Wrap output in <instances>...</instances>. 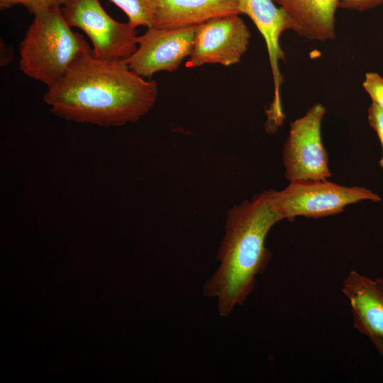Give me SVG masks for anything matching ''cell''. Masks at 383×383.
<instances>
[{"label":"cell","instance_id":"obj_1","mask_svg":"<svg viewBox=\"0 0 383 383\" xmlns=\"http://www.w3.org/2000/svg\"><path fill=\"white\" fill-rule=\"evenodd\" d=\"M157 84L131 70L125 60L79 58L55 84L44 102L56 116L77 123L121 126L148 113L157 98Z\"/></svg>","mask_w":383,"mask_h":383},{"label":"cell","instance_id":"obj_2","mask_svg":"<svg viewBox=\"0 0 383 383\" xmlns=\"http://www.w3.org/2000/svg\"><path fill=\"white\" fill-rule=\"evenodd\" d=\"M282 219L268 191L228 210L217 253L219 265L204 286V294L217 299L220 316H229L254 290L256 276L265 271L271 258L265 246L267 235Z\"/></svg>","mask_w":383,"mask_h":383},{"label":"cell","instance_id":"obj_3","mask_svg":"<svg viewBox=\"0 0 383 383\" xmlns=\"http://www.w3.org/2000/svg\"><path fill=\"white\" fill-rule=\"evenodd\" d=\"M72 28L61 7L34 14L19 45L21 71L47 87L59 81L79 58L91 51L84 37Z\"/></svg>","mask_w":383,"mask_h":383},{"label":"cell","instance_id":"obj_4","mask_svg":"<svg viewBox=\"0 0 383 383\" xmlns=\"http://www.w3.org/2000/svg\"><path fill=\"white\" fill-rule=\"evenodd\" d=\"M270 201L283 219L296 216L320 218L343 211L348 205L361 200L380 201V197L362 187H345L326 179L290 182L281 191L269 190Z\"/></svg>","mask_w":383,"mask_h":383},{"label":"cell","instance_id":"obj_5","mask_svg":"<svg viewBox=\"0 0 383 383\" xmlns=\"http://www.w3.org/2000/svg\"><path fill=\"white\" fill-rule=\"evenodd\" d=\"M61 9L69 26L79 28L88 37L96 57L126 60L136 50L135 28L113 18L99 0H67Z\"/></svg>","mask_w":383,"mask_h":383},{"label":"cell","instance_id":"obj_6","mask_svg":"<svg viewBox=\"0 0 383 383\" xmlns=\"http://www.w3.org/2000/svg\"><path fill=\"white\" fill-rule=\"evenodd\" d=\"M325 113V107L316 104L291 123L283 149L285 175L290 182L326 179L331 176L321 135Z\"/></svg>","mask_w":383,"mask_h":383},{"label":"cell","instance_id":"obj_7","mask_svg":"<svg viewBox=\"0 0 383 383\" xmlns=\"http://www.w3.org/2000/svg\"><path fill=\"white\" fill-rule=\"evenodd\" d=\"M251 33L238 14L212 18L196 26L192 52L186 66L205 64L230 66L246 52Z\"/></svg>","mask_w":383,"mask_h":383},{"label":"cell","instance_id":"obj_8","mask_svg":"<svg viewBox=\"0 0 383 383\" xmlns=\"http://www.w3.org/2000/svg\"><path fill=\"white\" fill-rule=\"evenodd\" d=\"M196 26L148 28L138 36V47L125 60L126 64L144 78L160 72L176 71L192 52Z\"/></svg>","mask_w":383,"mask_h":383},{"label":"cell","instance_id":"obj_9","mask_svg":"<svg viewBox=\"0 0 383 383\" xmlns=\"http://www.w3.org/2000/svg\"><path fill=\"white\" fill-rule=\"evenodd\" d=\"M241 14L247 15L262 35L267 49L274 83L272 102L267 111V121L273 124H282L284 119L282 111L280 87L283 82L279 68V62L284 60V52L280 44L281 35L291 24L285 11L277 7L273 0H239Z\"/></svg>","mask_w":383,"mask_h":383},{"label":"cell","instance_id":"obj_10","mask_svg":"<svg viewBox=\"0 0 383 383\" xmlns=\"http://www.w3.org/2000/svg\"><path fill=\"white\" fill-rule=\"evenodd\" d=\"M342 291L350 302L356 329L370 340L383 339V279L351 271Z\"/></svg>","mask_w":383,"mask_h":383},{"label":"cell","instance_id":"obj_11","mask_svg":"<svg viewBox=\"0 0 383 383\" xmlns=\"http://www.w3.org/2000/svg\"><path fill=\"white\" fill-rule=\"evenodd\" d=\"M241 14L239 0H160L153 27L197 26L212 18Z\"/></svg>","mask_w":383,"mask_h":383},{"label":"cell","instance_id":"obj_12","mask_svg":"<svg viewBox=\"0 0 383 383\" xmlns=\"http://www.w3.org/2000/svg\"><path fill=\"white\" fill-rule=\"evenodd\" d=\"M284 9L291 30L309 40L335 37V15L340 0H273Z\"/></svg>","mask_w":383,"mask_h":383},{"label":"cell","instance_id":"obj_13","mask_svg":"<svg viewBox=\"0 0 383 383\" xmlns=\"http://www.w3.org/2000/svg\"><path fill=\"white\" fill-rule=\"evenodd\" d=\"M123 11L134 28L152 27L160 0H110Z\"/></svg>","mask_w":383,"mask_h":383},{"label":"cell","instance_id":"obj_14","mask_svg":"<svg viewBox=\"0 0 383 383\" xmlns=\"http://www.w3.org/2000/svg\"><path fill=\"white\" fill-rule=\"evenodd\" d=\"M67 0H0L1 10L21 5L30 13L34 15L45 9L53 7H62Z\"/></svg>","mask_w":383,"mask_h":383},{"label":"cell","instance_id":"obj_15","mask_svg":"<svg viewBox=\"0 0 383 383\" xmlns=\"http://www.w3.org/2000/svg\"><path fill=\"white\" fill-rule=\"evenodd\" d=\"M362 87L375 104L383 109V78L376 72L365 74Z\"/></svg>","mask_w":383,"mask_h":383},{"label":"cell","instance_id":"obj_16","mask_svg":"<svg viewBox=\"0 0 383 383\" xmlns=\"http://www.w3.org/2000/svg\"><path fill=\"white\" fill-rule=\"evenodd\" d=\"M367 118L370 126L377 134L382 145V155L379 165L383 167V109L372 103L368 109Z\"/></svg>","mask_w":383,"mask_h":383},{"label":"cell","instance_id":"obj_17","mask_svg":"<svg viewBox=\"0 0 383 383\" xmlns=\"http://www.w3.org/2000/svg\"><path fill=\"white\" fill-rule=\"evenodd\" d=\"M383 4V0H340L339 8L364 11Z\"/></svg>","mask_w":383,"mask_h":383},{"label":"cell","instance_id":"obj_18","mask_svg":"<svg viewBox=\"0 0 383 383\" xmlns=\"http://www.w3.org/2000/svg\"><path fill=\"white\" fill-rule=\"evenodd\" d=\"M13 49L10 45L1 41L0 43V65L1 67L6 66L13 60Z\"/></svg>","mask_w":383,"mask_h":383},{"label":"cell","instance_id":"obj_19","mask_svg":"<svg viewBox=\"0 0 383 383\" xmlns=\"http://www.w3.org/2000/svg\"><path fill=\"white\" fill-rule=\"evenodd\" d=\"M372 343H374L375 348L379 351V353L381 354L383 358V339L382 338H373L371 340Z\"/></svg>","mask_w":383,"mask_h":383}]
</instances>
